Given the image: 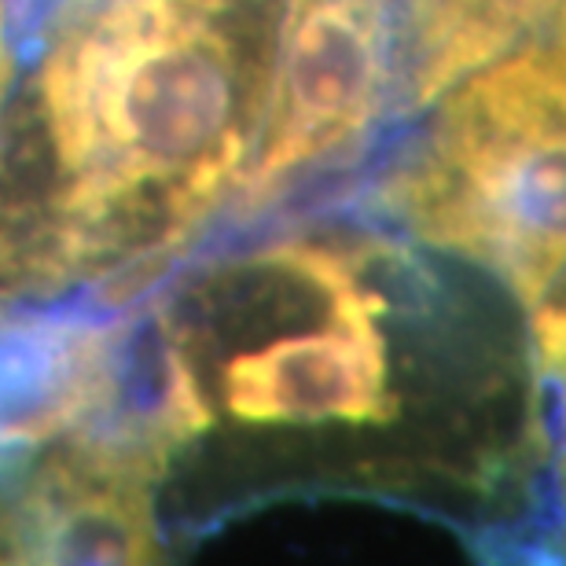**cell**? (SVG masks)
Listing matches in <instances>:
<instances>
[{
	"instance_id": "1",
	"label": "cell",
	"mask_w": 566,
	"mask_h": 566,
	"mask_svg": "<svg viewBox=\"0 0 566 566\" xmlns=\"http://www.w3.org/2000/svg\"><path fill=\"white\" fill-rule=\"evenodd\" d=\"M232 0H63L33 111L52 188L0 243V280L115 273L196 229L247 155L258 88Z\"/></svg>"
},
{
	"instance_id": "2",
	"label": "cell",
	"mask_w": 566,
	"mask_h": 566,
	"mask_svg": "<svg viewBox=\"0 0 566 566\" xmlns=\"http://www.w3.org/2000/svg\"><path fill=\"white\" fill-rule=\"evenodd\" d=\"M387 202L534 302L566 269V27L452 82Z\"/></svg>"
},
{
	"instance_id": "3",
	"label": "cell",
	"mask_w": 566,
	"mask_h": 566,
	"mask_svg": "<svg viewBox=\"0 0 566 566\" xmlns=\"http://www.w3.org/2000/svg\"><path fill=\"white\" fill-rule=\"evenodd\" d=\"M387 82V0H287L247 196L365 133Z\"/></svg>"
},
{
	"instance_id": "4",
	"label": "cell",
	"mask_w": 566,
	"mask_h": 566,
	"mask_svg": "<svg viewBox=\"0 0 566 566\" xmlns=\"http://www.w3.org/2000/svg\"><path fill=\"white\" fill-rule=\"evenodd\" d=\"M324 287L327 324L240 349L221 368V401L243 423H387L394 416L379 294L335 251L294 243Z\"/></svg>"
},
{
	"instance_id": "5",
	"label": "cell",
	"mask_w": 566,
	"mask_h": 566,
	"mask_svg": "<svg viewBox=\"0 0 566 566\" xmlns=\"http://www.w3.org/2000/svg\"><path fill=\"white\" fill-rule=\"evenodd\" d=\"M155 474L71 438L4 504L8 563H155Z\"/></svg>"
},
{
	"instance_id": "6",
	"label": "cell",
	"mask_w": 566,
	"mask_h": 566,
	"mask_svg": "<svg viewBox=\"0 0 566 566\" xmlns=\"http://www.w3.org/2000/svg\"><path fill=\"white\" fill-rule=\"evenodd\" d=\"M210 427V405L191 368L185 332L166 305L107 321L104 382L74 438L163 474L185 441Z\"/></svg>"
},
{
	"instance_id": "7",
	"label": "cell",
	"mask_w": 566,
	"mask_h": 566,
	"mask_svg": "<svg viewBox=\"0 0 566 566\" xmlns=\"http://www.w3.org/2000/svg\"><path fill=\"white\" fill-rule=\"evenodd\" d=\"M107 324L0 310V452L41 446L93 412Z\"/></svg>"
},
{
	"instance_id": "8",
	"label": "cell",
	"mask_w": 566,
	"mask_h": 566,
	"mask_svg": "<svg viewBox=\"0 0 566 566\" xmlns=\"http://www.w3.org/2000/svg\"><path fill=\"white\" fill-rule=\"evenodd\" d=\"M566 27V0H430L423 27V96L496 60L530 33Z\"/></svg>"
},
{
	"instance_id": "9",
	"label": "cell",
	"mask_w": 566,
	"mask_h": 566,
	"mask_svg": "<svg viewBox=\"0 0 566 566\" xmlns=\"http://www.w3.org/2000/svg\"><path fill=\"white\" fill-rule=\"evenodd\" d=\"M11 52H8V22H4V0H0V107H4L8 85H11Z\"/></svg>"
},
{
	"instance_id": "10",
	"label": "cell",
	"mask_w": 566,
	"mask_h": 566,
	"mask_svg": "<svg viewBox=\"0 0 566 566\" xmlns=\"http://www.w3.org/2000/svg\"><path fill=\"white\" fill-rule=\"evenodd\" d=\"M0 563H8V526H4V504H0Z\"/></svg>"
}]
</instances>
